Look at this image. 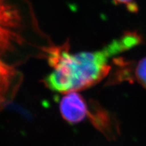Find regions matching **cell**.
<instances>
[{"instance_id":"obj_1","label":"cell","mask_w":146,"mask_h":146,"mask_svg":"<svg viewBox=\"0 0 146 146\" xmlns=\"http://www.w3.org/2000/svg\"><path fill=\"white\" fill-rule=\"evenodd\" d=\"M53 45L29 0H0V102L21 85L17 67L32 58H45Z\"/></svg>"},{"instance_id":"obj_2","label":"cell","mask_w":146,"mask_h":146,"mask_svg":"<svg viewBox=\"0 0 146 146\" xmlns=\"http://www.w3.org/2000/svg\"><path fill=\"white\" fill-rule=\"evenodd\" d=\"M142 42L135 31H128L113 39L101 49L72 53L68 44L53 45L46 58L52 71L43 79L45 86L56 92L66 94L96 85L106 76L112 62L118 54L127 52Z\"/></svg>"},{"instance_id":"obj_3","label":"cell","mask_w":146,"mask_h":146,"mask_svg":"<svg viewBox=\"0 0 146 146\" xmlns=\"http://www.w3.org/2000/svg\"><path fill=\"white\" fill-rule=\"evenodd\" d=\"M60 111L66 121L76 124L88 116L89 108L81 94L77 91H72L65 94L60 100Z\"/></svg>"},{"instance_id":"obj_4","label":"cell","mask_w":146,"mask_h":146,"mask_svg":"<svg viewBox=\"0 0 146 146\" xmlns=\"http://www.w3.org/2000/svg\"><path fill=\"white\" fill-rule=\"evenodd\" d=\"M88 116L98 130L106 135H112L113 134V129H114L115 125H114V123H112V118L103 109L98 107L94 108L91 111L89 109Z\"/></svg>"},{"instance_id":"obj_5","label":"cell","mask_w":146,"mask_h":146,"mask_svg":"<svg viewBox=\"0 0 146 146\" xmlns=\"http://www.w3.org/2000/svg\"><path fill=\"white\" fill-rule=\"evenodd\" d=\"M135 78L146 89V57L142 58L137 63L135 68Z\"/></svg>"},{"instance_id":"obj_6","label":"cell","mask_w":146,"mask_h":146,"mask_svg":"<svg viewBox=\"0 0 146 146\" xmlns=\"http://www.w3.org/2000/svg\"><path fill=\"white\" fill-rule=\"evenodd\" d=\"M116 3L118 4H125L127 5L130 11H136L137 10V5L135 3H133L134 0H113Z\"/></svg>"}]
</instances>
